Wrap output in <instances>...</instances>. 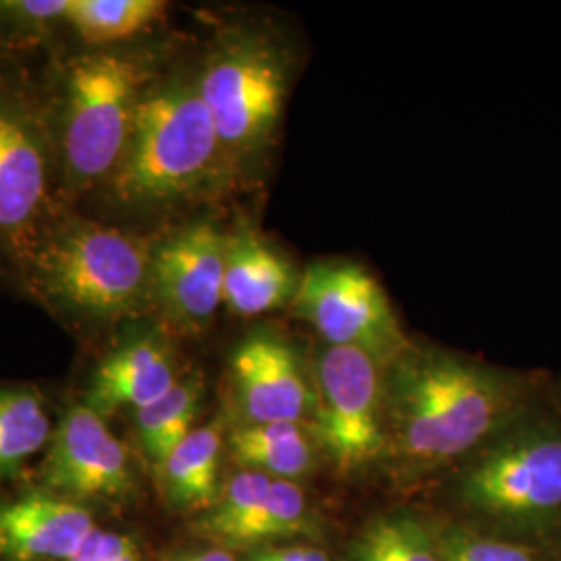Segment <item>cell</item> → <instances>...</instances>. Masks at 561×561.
Masks as SVG:
<instances>
[{"instance_id": "cell-1", "label": "cell", "mask_w": 561, "mask_h": 561, "mask_svg": "<svg viewBox=\"0 0 561 561\" xmlns=\"http://www.w3.org/2000/svg\"><path fill=\"white\" fill-rule=\"evenodd\" d=\"M530 382L437 350L408 347L387 368V447L412 468L477 454L530 414Z\"/></svg>"}, {"instance_id": "cell-2", "label": "cell", "mask_w": 561, "mask_h": 561, "mask_svg": "<svg viewBox=\"0 0 561 561\" xmlns=\"http://www.w3.org/2000/svg\"><path fill=\"white\" fill-rule=\"evenodd\" d=\"M222 159L198 83L171 81L141 96L125 154L106 187L129 208L185 201L217 178Z\"/></svg>"}, {"instance_id": "cell-3", "label": "cell", "mask_w": 561, "mask_h": 561, "mask_svg": "<svg viewBox=\"0 0 561 561\" xmlns=\"http://www.w3.org/2000/svg\"><path fill=\"white\" fill-rule=\"evenodd\" d=\"M34 289L85 321L131 317L152 298V250L117 227L78 221L41 245Z\"/></svg>"}, {"instance_id": "cell-4", "label": "cell", "mask_w": 561, "mask_h": 561, "mask_svg": "<svg viewBox=\"0 0 561 561\" xmlns=\"http://www.w3.org/2000/svg\"><path fill=\"white\" fill-rule=\"evenodd\" d=\"M458 500L479 520L512 533L560 520V422L526 414L484 443L461 472Z\"/></svg>"}, {"instance_id": "cell-5", "label": "cell", "mask_w": 561, "mask_h": 561, "mask_svg": "<svg viewBox=\"0 0 561 561\" xmlns=\"http://www.w3.org/2000/svg\"><path fill=\"white\" fill-rule=\"evenodd\" d=\"M141 83L140 65L119 53H96L73 65L60 129V161L71 185L83 190L113 178L146 94Z\"/></svg>"}, {"instance_id": "cell-6", "label": "cell", "mask_w": 561, "mask_h": 561, "mask_svg": "<svg viewBox=\"0 0 561 561\" xmlns=\"http://www.w3.org/2000/svg\"><path fill=\"white\" fill-rule=\"evenodd\" d=\"M294 306L322 340L389 368L410 347L381 283L354 262H317L301 275Z\"/></svg>"}, {"instance_id": "cell-7", "label": "cell", "mask_w": 561, "mask_h": 561, "mask_svg": "<svg viewBox=\"0 0 561 561\" xmlns=\"http://www.w3.org/2000/svg\"><path fill=\"white\" fill-rule=\"evenodd\" d=\"M225 157L261 150L277 129L285 73L275 53L259 41H233L206 62L198 81Z\"/></svg>"}, {"instance_id": "cell-8", "label": "cell", "mask_w": 561, "mask_h": 561, "mask_svg": "<svg viewBox=\"0 0 561 561\" xmlns=\"http://www.w3.org/2000/svg\"><path fill=\"white\" fill-rule=\"evenodd\" d=\"M381 366L350 347L327 345L317 360V422L329 460L354 472L387 449Z\"/></svg>"}, {"instance_id": "cell-9", "label": "cell", "mask_w": 561, "mask_h": 561, "mask_svg": "<svg viewBox=\"0 0 561 561\" xmlns=\"http://www.w3.org/2000/svg\"><path fill=\"white\" fill-rule=\"evenodd\" d=\"M42 479L50 493L71 502H123L136 493L125 445L88 403L71 408L48 442Z\"/></svg>"}, {"instance_id": "cell-10", "label": "cell", "mask_w": 561, "mask_h": 561, "mask_svg": "<svg viewBox=\"0 0 561 561\" xmlns=\"http://www.w3.org/2000/svg\"><path fill=\"white\" fill-rule=\"evenodd\" d=\"M229 238L198 221L152 250V298L183 329L201 331L222 306Z\"/></svg>"}, {"instance_id": "cell-11", "label": "cell", "mask_w": 561, "mask_h": 561, "mask_svg": "<svg viewBox=\"0 0 561 561\" xmlns=\"http://www.w3.org/2000/svg\"><path fill=\"white\" fill-rule=\"evenodd\" d=\"M231 375L245 424L301 422L314 405V389L296 350L271 333L241 341L231 356Z\"/></svg>"}, {"instance_id": "cell-12", "label": "cell", "mask_w": 561, "mask_h": 561, "mask_svg": "<svg viewBox=\"0 0 561 561\" xmlns=\"http://www.w3.org/2000/svg\"><path fill=\"white\" fill-rule=\"evenodd\" d=\"M48 152L41 127L15 102L0 101V238L18 240L44 210Z\"/></svg>"}, {"instance_id": "cell-13", "label": "cell", "mask_w": 561, "mask_h": 561, "mask_svg": "<svg viewBox=\"0 0 561 561\" xmlns=\"http://www.w3.org/2000/svg\"><path fill=\"white\" fill-rule=\"evenodd\" d=\"M94 528L83 503L57 493H30L0 503V558L67 561Z\"/></svg>"}, {"instance_id": "cell-14", "label": "cell", "mask_w": 561, "mask_h": 561, "mask_svg": "<svg viewBox=\"0 0 561 561\" xmlns=\"http://www.w3.org/2000/svg\"><path fill=\"white\" fill-rule=\"evenodd\" d=\"M298 275L283 254L259 236L243 231L227 243L222 304L238 317H261L294 300Z\"/></svg>"}, {"instance_id": "cell-15", "label": "cell", "mask_w": 561, "mask_h": 561, "mask_svg": "<svg viewBox=\"0 0 561 561\" xmlns=\"http://www.w3.org/2000/svg\"><path fill=\"white\" fill-rule=\"evenodd\" d=\"M178 382L173 358L161 341H136L102 362L88 405L102 416L119 408L140 412L164 398Z\"/></svg>"}, {"instance_id": "cell-16", "label": "cell", "mask_w": 561, "mask_h": 561, "mask_svg": "<svg viewBox=\"0 0 561 561\" xmlns=\"http://www.w3.org/2000/svg\"><path fill=\"white\" fill-rule=\"evenodd\" d=\"M221 451L217 426L194 428L159 468L169 500L181 510L208 512L221 495Z\"/></svg>"}, {"instance_id": "cell-17", "label": "cell", "mask_w": 561, "mask_h": 561, "mask_svg": "<svg viewBox=\"0 0 561 561\" xmlns=\"http://www.w3.org/2000/svg\"><path fill=\"white\" fill-rule=\"evenodd\" d=\"M229 451L243 470L294 481L312 468V445L300 422L241 424L229 435Z\"/></svg>"}, {"instance_id": "cell-18", "label": "cell", "mask_w": 561, "mask_h": 561, "mask_svg": "<svg viewBox=\"0 0 561 561\" xmlns=\"http://www.w3.org/2000/svg\"><path fill=\"white\" fill-rule=\"evenodd\" d=\"M347 561H442L437 533L412 512L368 522L350 542Z\"/></svg>"}, {"instance_id": "cell-19", "label": "cell", "mask_w": 561, "mask_h": 561, "mask_svg": "<svg viewBox=\"0 0 561 561\" xmlns=\"http://www.w3.org/2000/svg\"><path fill=\"white\" fill-rule=\"evenodd\" d=\"M53 437L44 401L32 389L0 387V479L13 477Z\"/></svg>"}, {"instance_id": "cell-20", "label": "cell", "mask_w": 561, "mask_h": 561, "mask_svg": "<svg viewBox=\"0 0 561 561\" xmlns=\"http://www.w3.org/2000/svg\"><path fill=\"white\" fill-rule=\"evenodd\" d=\"M310 528V507L304 491L294 481L275 479L254 514L231 533L221 549H262L268 542L308 535Z\"/></svg>"}, {"instance_id": "cell-21", "label": "cell", "mask_w": 561, "mask_h": 561, "mask_svg": "<svg viewBox=\"0 0 561 561\" xmlns=\"http://www.w3.org/2000/svg\"><path fill=\"white\" fill-rule=\"evenodd\" d=\"M164 7L161 0H69L65 21L88 44L106 46L146 32Z\"/></svg>"}, {"instance_id": "cell-22", "label": "cell", "mask_w": 561, "mask_h": 561, "mask_svg": "<svg viewBox=\"0 0 561 561\" xmlns=\"http://www.w3.org/2000/svg\"><path fill=\"white\" fill-rule=\"evenodd\" d=\"M201 398L198 382H178L164 398L136 412L141 449L157 470L173 449L192 435L201 410Z\"/></svg>"}, {"instance_id": "cell-23", "label": "cell", "mask_w": 561, "mask_h": 561, "mask_svg": "<svg viewBox=\"0 0 561 561\" xmlns=\"http://www.w3.org/2000/svg\"><path fill=\"white\" fill-rule=\"evenodd\" d=\"M273 481L275 479L266 474L241 468L238 474H233L225 482V486H221V495L217 503L208 512H204L201 522L196 524L198 533L222 547L231 537V533L254 514Z\"/></svg>"}, {"instance_id": "cell-24", "label": "cell", "mask_w": 561, "mask_h": 561, "mask_svg": "<svg viewBox=\"0 0 561 561\" xmlns=\"http://www.w3.org/2000/svg\"><path fill=\"white\" fill-rule=\"evenodd\" d=\"M442 561H542L535 547L484 535L466 526H447L437 533Z\"/></svg>"}, {"instance_id": "cell-25", "label": "cell", "mask_w": 561, "mask_h": 561, "mask_svg": "<svg viewBox=\"0 0 561 561\" xmlns=\"http://www.w3.org/2000/svg\"><path fill=\"white\" fill-rule=\"evenodd\" d=\"M127 541V535L94 528L67 561H113Z\"/></svg>"}, {"instance_id": "cell-26", "label": "cell", "mask_w": 561, "mask_h": 561, "mask_svg": "<svg viewBox=\"0 0 561 561\" xmlns=\"http://www.w3.org/2000/svg\"><path fill=\"white\" fill-rule=\"evenodd\" d=\"M245 561H329V556L317 547H262Z\"/></svg>"}, {"instance_id": "cell-27", "label": "cell", "mask_w": 561, "mask_h": 561, "mask_svg": "<svg viewBox=\"0 0 561 561\" xmlns=\"http://www.w3.org/2000/svg\"><path fill=\"white\" fill-rule=\"evenodd\" d=\"M192 561H238L236 556L227 549L221 547H215V549H206L201 553H192Z\"/></svg>"}, {"instance_id": "cell-28", "label": "cell", "mask_w": 561, "mask_h": 561, "mask_svg": "<svg viewBox=\"0 0 561 561\" xmlns=\"http://www.w3.org/2000/svg\"><path fill=\"white\" fill-rule=\"evenodd\" d=\"M113 561H141L138 542L129 537V541L123 545V549H121L119 553H117V558Z\"/></svg>"}, {"instance_id": "cell-29", "label": "cell", "mask_w": 561, "mask_h": 561, "mask_svg": "<svg viewBox=\"0 0 561 561\" xmlns=\"http://www.w3.org/2000/svg\"><path fill=\"white\" fill-rule=\"evenodd\" d=\"M164 561H192V553H183V556H175V558H169Z\"/></svg>"}]
</instances>
